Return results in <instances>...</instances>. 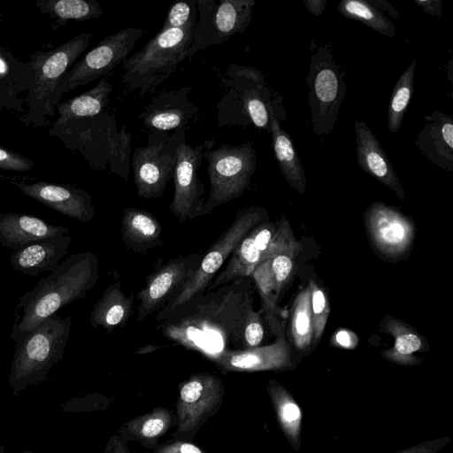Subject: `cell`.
<instances>
[{"mask_svg": "<svg viewBox=\"0 0 453 453\" xmlns=\"http://www.w3.org/2000/svg\"><path fill=\"white\" fill-rule=\"evenodd\" d=\"M421 346L422 342L418 335L413 334L400 335L395 340L394 351L388 355V358L403 365H414L409 356L420 349Z\"/></svg>", "mask_w": 453, "mask_h": 453, "instance_id": "33", "label": "cell"}, {"mask_svg": "<svg viewBox=\"0 0 453 453\" xmlns=\"http://www.w3.org/2000/svg\"><path fill=\"white\" fill-rule=\"evenodd\" d=\"M223 88L218 102L219 127L253 125L270 132V106L276 99L262 73L250 65L231 63L219 78Z\"/></svg>", "mask_w": 453, "mask_h": 453, "instance_id": "4", "label": "cell"}, {"mask_svg": "<svg viewBox=\"0 0 453 453\" xmlns=\"http://www.w3.org/2000/svg\"><path fill=\"white\" fill-rule=\"evenodd\" d=\"M0 453H4V446L1 442H0Z\"/></svg>", "mask_w": 453, "mask_h": 453, "instance_id": "48", "label": "cell"}, {"mask_svg": "<svg viewBox=\"0 0 453 453\" xmlns=\"http://www.w3.org/2000/svg\"><path fill=\"white\" fill-rule=\"evenodd\" d=\"M326 300L320 289H316L312 294V311L314 315H320L326 308Z\"/></svg>", "mask_w": 453, "mask_h": 453, "instance_id": "43", "label": "cell"}, {"mask_svg": "<svg viewBox=\"0 0 453 453\" xmlns=\"http://www.w3.org/2000/svg\"><path fill=\"white\" fill-rule=\"evenodd\" d=\"M207 358L222 372L283 371L294 367L282 342L246 349H225Z\"/></svg>", "mask_w": 453, "mask_h": 453, "instance_id": "18", "label": "cell"}, {"mask_svg": "<svg viewBox=\"0 0 453 453\" xmlns=\"http://www.w3.org/2000/svg\"><path fill=\"white\" fill-rule=\"evenodd\" d=\"M134 292L127 296L121 281L110 284L95 303L89 322L93 327L102 326L111 334L116 327L123 328L133 314Z\"/></svg>", "mask_w": 453, "mask_h": 453, "instance_id": "25", "label": "cell"}, {"mask_svg": "<svg viewBox=\"0 0 453 453\" xmlns=\"http://www.w3.org/2000/svg\"><path fill=\"white\" fill-rule=\"evenodd\" d=\"M336 341L343 347H349L351 345L350 336L346 331H340L336 335Z\"/></svg>", "mask_w": 453, "mask_h": 453, "instance_id": "45", "label": "cell"}, {"mask_svg": "<svg viewBox=\"0 0 453 453\" xmlns=\"http://www.w3.org/2000/svg\"><path fill=\"white\" fill-rule=\"evenodd\" d=\"M428 15L441 16L442 8L441 0H414Z\"/></svg>", "mask_w": 453, "mask_h": 453, "instance_id": "41", "label": "cell"}, {"mask_svg": "<svg viewBox=\"0 0 453 453\" xmlns=\"http://www.w3.org/2000/svg\"><path fill=\"white\" fill-rule=\"evenodd\" d=\"M187 127L168 134L150 132L147 144L134 150L131 165L136 193L144 199L161 197L168 182L173 178L177 150L186 141Z\"/></svg>", "mask_w": 453, "mask_h": 453, "instance_id": "9", "label": "cell"}, {"mask_svg": "<svg viewBox=\"0 0 453 453\" xmlns=\"http://www.w3.org/2000/svg\"><path fill=\"white\" fill-rule=\"evenodd\" d=\"M276 420L288 444L300 451L303 412L292 393L279 381L270 379L266 387Z\"/></svg>", "mask_w": 453, "mask_h": 453, "instance_id": "27", "label": "cell"}, {"mask_svg": "<svg viewBox=\"0 0 453 453\" xmlns=\"http://www.w3.org/2000/svg\"><path fill=\"white\" fill-rule=\"evenodd\" d=\"M260 218L261 208L258 207L242 208L237 211L232 224L212 243L207 252L203 254L191 278L183 284L167 304L157 312V324L164 321L193 297L206 291L238 243L258 223Z\"/></svg>", "mask_w": 453, "mask_h": 453, "instance_id": "6", "label": "cell"}, {"mask_svg": "<svg viewBox=\"0 0 453 453\" xmlns=\"http://www.w3.org/2000/svg\"><path fill=\"white\" fill-rule=\"evenodd\" d=\"M203 254L196 252L188 256H178L149 274L144 286L136 294L139 301L136 321L142 322L167 304L183 284L191 278Z\"/></svg>", "mask_w": 453, "mask_h": 453, "instance_id": "14", "label": "cell"}, {"mask_svg": "<svg viewBox=\"0 0 453 453\" xmlns=\"http://www.w3.org/2000/svg\"><path fill=\"white\" fill-rule=\"evenodd\" d=\"M203 157L208 164L210 192L202 216L241 196L250 187L257 165L256 149L251 142L209 148Z\"/></svg>", "mask_w": 453, "mask_h": 453, "instance_id": "7", "label": "cell"}, {"mask_svg": "<svg viewBox=\"0 0 453 453\" xmlns=\"http://www.w3.org/2000/svg\"><path fill=\"white\" fill-rule=\"evenodd\" d=\"M8 65L6 62L0 57V75H4L7 73Z\"/></svg>", "mask_w": 453, "mask_h": 453, "instance_id": "46", "label": "cell"}, {"mask_svg": "<svg viewBox=\"0 0 453 453\" xmlns=\"http://www.w3.org/2000/svg\"><path fill=\"white\" fill-rule=\"evenodd\" d=\"M311 326L310 316L306 310H301L297 312L295 320V329L299 336H305Z\"/></svg>", "mask_w": 453, "mask_h": 453, "instance_id": "40", "label": "cell"}, {"mask_svg": "<svg viewBox=\"0 0 453 453\" xmlns=\"http://www.w3.org/2000/svg\"><path fill=\"white\" fill-rule=\"evenodd\" d=\"M17 187L26 196L81 223H87L95 217L92 198L86 190L43 181L17 183Z\"/></svg>", "mask_w": 453, "mask_h": 453, "instance_id": "19", "label": "cell"}, {"mask_svg": "<svg viewBox=\"0 0 453 453\" xmlns=\"http://www.w3.org/2000/svg\"><path fill=\"white\" fill-rule=\"evenodd\" d=\"M357 163L366 173L394 190L399 197L404 196L392 164L370 127L360 120L354 123Z\"/></svg>", "mask_w": 453, "mask_h": 453, "instance_id": "20", "label": "cell"}, {"mask_svg": "<svg viewBox=\"0 0 453 453\" xmlns=\"http://www.w3.org/2000/svg\"><path fill=\"white\" fill-rule=\"evenodd\" d=\"M92 35L81 34L57 49L34 58L35 84L32 90V99L44 106L51 101L55 88L67 72L68 67L88 47Z\"/></svg>", "mask_w": 453, "mask_h": 453, "instance_id": "15", "label": "cell"}, {"mask_svg": "<svg viewBox=\"0 0 453 453\" xmlns=\"http://www.w3.org/2000/svg\"><path fill=\"white\" fill-rule=\"evenodd\" d=\"M69 233L67 227L54 226L30 215L0 214V243L13 252L32 243Z\"/></svg>", "mask_w": 453, "mask_h": 453, "instance_id": "21", "label": "cell"}, {"mask_svg": "<svg viewBox=\"0 0 453 453\" xmlns=\"http://www.w3.org/2000/svg\"><path fill=\"white\" fill-rule=\"evenodd\" d=\"M451 441L450 437L444 436L423 441L394 453H437Z\"/></svg>", "mask_w": 453, "mask_h": 453, "instance_id": "39", "label": "cell"}, {"mask_svg": "<svg viewBox=\"0 0 453 453\" xmlns=\"http://www.w3.org/2000/svg\"><path fill=\"white\" fill-rule=\"evenodd\" d=\"M73 317L53 315L16 342L9 385L21 392L44 381L50 371L63 358L71 333Z\"/></svg>", "mask_w": 453, "mask_h": 453, "instance_id": "5", "label": "cell"}, {"mask_svg": "<svg viewBox=\"0 0 453 453\" xmlns=\"http://www.w3.org/2000/svg\"><path fill=\"white\" fill-rule=\"evenodd\" d=\"M154 453H208L191 441L182 439H171L158 445L153 449Z\"/></svg>", "mask_w": 453, "mask_h": 453, "instance_id": "35", "label": "cell"}, {"mask_svg": "<svg viewBox=\"0 0 453 453\" xmlns=\"http://www.w3.org/2000/svg\"><path fill=\"white\" fill-rule=\"evenodd\" d=\"M416 65L417 59L413 58L394 87L388 111V127L392 133L399 130L411 102Z\"/></svg>", "mask_w": 453, "mask_h": 453, "instance_id": "30", "label": "cell"}, {"mask_svg": "<svg viewBox=\"0 0 453 453\" xmlns=\"http://www.w3.org/2000/svg\"><path fill=\"white\" fill-rule=\"evenodd\" d=\"M174 412L163 406H156L142 415L134 417L124 423L111 435L106 443L104 453H131L127 448L129 441L140 442L143 447L154 449L159 439L172 427L176 426Z\"/></svg>", "mask_w": 453, "mask_h": 453, "instance_id": "17", "label": "cell"}, {"mask_svg": "<svg viewBox=\"0 0 453 453\" xmlns=\"http://www.w3.org/2000/svg\"><path fill=\"white\" fill-rule=\"evenodd\" d=\"M191 90V87L185 86L160 92L138 114V119L150 132L187 127L199 111L189 98Z\"/></svg>", "mask_w": 453, "mask_h": 453, "instance_id": "16", "label": "cell"}, {"mask_svg": "<svg viewBox=\"0 0 453 453\" xmlns=\"http://www.w3.org/2000/svg\"><path fill=\"white\" fill-rule=\"evenodd\" d=\"M268 259H270L273 284L278 285L284 282L292 270L291 259L283 254L273 255Z\"/></svg>", "mask_w": 453, "mask_h": 453, "instance_id": "37", "label": "cell"}, {"mask_svg": "<svg viewBox=\"0 0 453 453\" xmlns=\"http://www.w3.org/2000/svg\"><path fill=\"white\" fill-rule=\"evenodd\" d=\"M111 92V83L101 78L92 88L58 106L59 118L56 125L99 115L108 105Z\"/></svg>", "mask_w": 453, "mask_h": 453, "instance_id": "28", "label": "cell"}, {"mask_svg": "<svg viewBox=\"0 0 453 453\" xmlns=\"http://www.w3.org/2000/svg\"><path fill=\"white\" fill-rule=\"evenodd\" d=\"M20 453H34V452L31 450H28V449H26V450L21 451Z\"/></svg>", "mask_w": 453, "mask_h": 453, "instance_id": "49", "label": "cell"}, {"mask_svg": "<svg viewBox=\"0 0 453 453\" xmlns=\"http://www.w3.org/2000/svg\"><path fill=\"white\" fill-rule=\"evenodd\" d=\"M264 338V326L259 314L253 311L249 317L244 331L243 343L244 349L258 347Z\"/></svg>", "mask_w": 453, "mask_h": 453, "instance_id": "34", "label": "cell"}, {"mask_svg": "<svg viewBox=\"0 0 453 453\" xmlns=\"http://www.w3.org/2000/svg\"><path fill=\"white\" fill-rule=\"evenodd\" d=\"M157 347L154 346V345H148V346H145L140 349H138L136 351V353H148V352H151V351H154V349H157Z\"/></svg>", "mask_w": 453, "mask_h": 453, "instance_id": "47", "label": "cell"}, {"mask_svg": "<svg viewBox=\"0 0 453 453\" xmlns=\"http://www.w3.org/2000/svg\"><path fill=\"white\" fill-rule=\"evenodd\" d=\"M196 18V0L179 1L169 8L161 29L180 28Z\"/></svg>", "mask_w": 453, "mask_h": 453, "instance_id": "32", "label": "cell"}, {"mask_svg": "<svg viewBox=\"0 0 453 453\" xmlns=\"http://www.w3.org/2000/svg\"><path fill=\"white\" fill-rule=\"evenodd\" d=\"M303 3L306 10L315 16L323 14L326 6V0H303Z\"/></svg>", "mask_w": 453, "mask_h": 453, "instance_id": "44", "label": "cell"}, {"mask_svg": "<svg viewBox=\"0 0 453 453\" xmlns=\"http://www.w3.org/2000/svg\"><path fill=\"white\" fill-rule=\"evenodd\" d=\"M251 287L245 277L196 296L157 324V329L205 357L225 349H244V327L254 311Z\"/></svg>", "mask_w": 453, "mask_h": 453, "instance_id": "1", "label": "cell"}, {"mask_svg": "<svg viewBox=\"0 0 453 453\" xmlns=\"http://www.w3.org/2000/svg\"><path fill=\"white\" fill-rule=\"evenodd\" d=\"M337 11L345 18L360 21L385 36L396 35L395 27L389 19L366 0H342L338 4Z\"/></svg>", "mask_w": 453, "mask_h": 453, "instance_id": "29", "label": "cell"}, {"mask_svg": "<svg viewBox=\"0 0 453 453\" xmlns=\"http://www.w3.org/2000/svg\"><path fill=\"white\" fill-rule=\"evenodd\" d=\"M98 278V258L94 252H78L65 258L19 298L11 339L16 342L66 304L85 297Z\"/></svg>", "mask_w": 453, "mask_h": 453, "instance_id": "2", "label": "cell"}, {"mask_svg": "<svg viewBox=\"0 0 453 453\" xmlns=\"http://www.w3.org/2000/svg\"><path fill=\"white\" fill-rule=\"evenodd\" d=\"M196 19L180 28L160 29L142 49L122 64L125 92L139 96L154 93L187 58L193 42Z\"/></svg>", "mask_w": 453, "mask_h": 453, "instance_id": "3", "label": "cell"}, {"mask_svg": "<svg viewBox=\"0 0 453 453\" xmlns=\"http://www.w3.org/2000/svg\"><path fill=\"white\" fill-rule=\"evenodd\" d=\"M1 19H2V13H1V12H0V20H1Z\"/></svg>", "mask_w": 453, "mask_h": 453, "instance_id": "50", "label": "cell"}, {"mask_svg": "<svg viewBox=\"0 0 453 453\" xmlns=\"http://www.w3.org/2000/svg\"><path fill=\"white\" fill-rule=\"evenodd\" d=\"M372 6L383 13L387 12L394 19L400 17L399 12L387 0H366Z\"/></svg>", "mask_w": 453, "mask_h": 453, "instance_id": "42", "label": "cell"}, {"mask_svg": "<svg viewBox=\"0 0 453 453\" xmlns=\"http://www.w3.org/2000/svg\"><path fill=\"white\" fill-rule=\"evenodd\" d=\"M34 164L24 156L0 148V169L26 172L32 169Z\"/></svg>", "mask_w": 453, "mask_h": 453, "instance_id": "36", "label": "cell"}, {"mask_svg": "<svg viewBox=\"0 0 453 453\" xmlns=\"http://www.w3.org/2000/svg\"><path fill=\"white\" fill-rule=\"evenodd\" d=\"M426 124L419 132L416 146L435 165L453 170V119L434 111L425 117Z\"/></svg>", "mask_w": 453, "mask_h": 453, "instance_id": "22", "label": "cell"}, {"mask_svg": "<svg viewBox=\"0 0 453 453\" xmlns=\"http://www.w3.org/2000/svg\"><path fill=\"white\" fill-rule=\"evenodd\" d=\"M48 9L60 19L84 21L103 14L98 2L85 0H58L51 2Z\"/></svg>", "mask_w": 453, "mask_h": 453, "instance_id": "31", "label": "cell"}, {"mask_svg": "<svg viewBox=\"0 0 453 453\" xmlns=\"http://www.w3.org/2000/svg\"><path fill=\"white\" fill-rule=\"evenodd\" d=\"M198 20L187 58L209 46L225 43L236 34H244L252 19L254 0H196Z\"/></svg>", "mask_w": 453, "mask_h": 453, "instance_id": "11", "label": "cell"}, {"mask_svg": "<svg viewBox=\"0 0 453 453\" xmlns=\"http://www.w3.org/2000/svg\"><path fill=\"white\" fill-rule=\"evenodd\" d=\"M72 239L69 234L54 236L12 252L10 257L12 266L17 272L30 276L51 273L67 254Z\"/></svg>", "mask_w": 453, "mask_h": 453, "instance_id": "23", "label": "cell"}, {"mask_svg": "<svg viewBox=\"0 0 453 453\" xmlns=\"http://www.w3.org/2000/svg\"><path fill=\"white\" fill-rule=\"evenodd\" d=\"M121 235L124 244L139 254H146L164 243L160 222L150 211L141 208L129 207L124 210Z\"/></svg>", "mask_w": 453, "mask_h": 453, "instance_id": "24", "label": "cell"}, {"mask_svg": "<svg viewBox=\"0 0 453 453\" xmlns=\"http://www.w3.org/2000/svg\"><path fill=\"white\" fill-rule=\"evenodd\" d=\"M276 99L270 106V133L275 158L285 180L299 192L305 189L306 177L299 156L296 151L289 134L281 128Z\"/></svg>", "mask_w": 453, "mask_h": 453, "instance_id": "26", "label": "cell"}, {"mask_svg": "<svg viewBox=\"0 0 453 453\" xmlns=\"http://www.w3.org/2000/svg\"><path fill=\"white\" fill-rule=\"evenodd\" d=\"M379 234L387 243H401L405 237V228L402 223L391 220L379 227Z\"/></svg>", "mask_w": 453, "mask_h": 453, "instance_id": "38", "label": "cell"}, {"mask_svg": "<svg viewBox=\"0 0 453 453\" xmlns=\"http://www.w3.org/2000/svg\"><path fill=\"white\" fill-rule=\"evenodd\" d=\"M306 82L312 132L317 136L329 134L338 119L347 88L330 43L319 47L311 56Z\"/></svg>", "mask_w": 453, "mask_h": 453, "instance_id": "8", "label": "cell"}, {"mask_svg": "<svg viewBox=\"0 0 453 453\" xmlns=\"http://www.w3.org/2000/svg\"><path fill=\"white\" fill-rule=\"evenodd\" d=\"M140 27H127L104 37L88 51L58 81L52 99L109 74L119 64H123L142 36Z\"/></svg>", "mask_w": 453, "mask_h": 453, "instance_id": "12", "label": "cell"}, {"mask_svg": "<svg viewBox=\"0 0 453 453\" xmlns=\"http://www.w3.org/2000/svg\"><path fill=\"white\" fill-rule=\"evenodd\" d=\"M214 140H207L196 147L182 142L178 147L174 168V192L170 210L180 224L202 216L205 200L204 186L198 178V169L204 151L212 148Z\"/></svg>", "mask_w": 453, "mask_h": 453, "instance_id": "13", "label": "cell"}, {"mask_svg": "<svg viewBox=\"0 0 453 453\" xmlns=\"http://www.w3.org/2000/svg\"><path fill=\"white\" fill-rule=\"evenodd\" d=\"M225 395L224 383L211 372H196L179 384L174 439L192 441L203 424L220 409Z\"/></svg>", "mask_w": 453, "mask_h": 453, "instance_id": "10", "label": "cell"}]
</instances>
